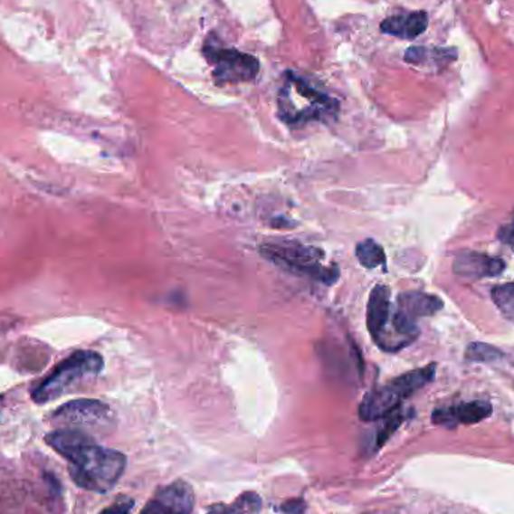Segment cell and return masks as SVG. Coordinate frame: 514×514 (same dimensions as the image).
<instances>
[{"instance_id": "cell-6", "label": "cell", "mask_w": 514, "mask_h": 514, "mask_svg": "<svg viewBox=\"0 0 514 514\" xmlns=\"http://www.w3.org/2000/svg\"><path fill=\"white\" fill-rule=\"evenodd\" d=\"M204 54L214 67L213 77L218 85L254 81L261 70V63L254 56L214 44L213 36L205 43Z\"/></svg>"}, {"instance_id": "cell-21", "label": "cell", "mask_w": 514, "mask_h": 514, "mask_svg": "<svg viewBox=\"0 0 514 514\" xmlns=\"http://www.w3.org/2000/svg\"><path fill=\"white\" fill-rule=\"evenodd\" d=\"M500 240L502 241V243H506V244L510 245V247H513L514 245V222L511 223V224H509V226H504L502 227L501 231H500Z\"/></svg>"}, {"instance_id": "cell-1", "label": "cell", "mask_w": 514, "mask_h": 514, "mask_svg": "<svg viewBox=\"0 0 514 514\" xmlns=\"http://www.w3.org/2000/svg\"><path fill=\"white\" fill-rule=\"evenodd\" d=\"M45 443L70 463V475L79 488L106 493L124 474L125 454L98 445L81 430H54L45 436Z\"/></svg>"}, {"instance_id": "cell-3", "label": "cell", "mask_w": 514, "mask_h": 514, "mask_svg": "<svg viewBox=\"0 0 514 514\" xmlns=\"http://www.w3.org/2000/svg\"><path fill=\"white\" fill-rule=\"evenodd\" d=\"M261 254L266 261L274 263L281 270L300 277L315 280L327 286L336 283L340 277L338 266L325 263V254L322 250L301 244L297 241L268 243L262 245Z\"/></svg>"}, {"instance_id": "cell-19", "label": "cell", "mask_w": 514, "mask_h": 514, "mask_svg": "<svg viewBox=\"0 0 514 514\" xmlns=\"http://www.w3.org/2000/svg\"><path fill=\"white\" fill-rule=\"evenodd\" d=\"M133 507L134 500L128 497H120L109 509L102 510L100 514H129L133 510Z\"/></svg>"}, {"instance_id": "cell-17", "label": "cell", "mask_w": 514, "mask_h": 514, "mask_svg": "<svg viewBox=\"0 0 514 514\" xmlns=\"http://www.w3.org/2000/svg\"><path fill=\"white\" fill-rule=\"evenodd\" d=\"M382 420H384V424H382L381 429L377 430L376 439H375V450H379L390 439L391 434L395 433V430L402 426V423L406 420V413H405L404 409L397 408L393 413L388 414L386 417L382 418Z\"/></svg>"}, {"instance_id": "cell-12", "label": "cell", "mask_w": 514, "mask_h": 514, "mask_svg": "<svg viewBox=\"0 0 514 514\" xmlns=\"http://www.w3.org/2000/svg\"><path fill=\"white\" fill-rule=\"evenodd\" d=\"M443 309V301L441 298L430 295V293L413 290V292L400 293L395 310L400 316H404L405 319L417 324V319L420 318L436 315Z\"/></svg>"}, {"instance_id": "cell-18", "label": "cell", "mask_w": 514, "mask_h": 514, "mask_svg": "<svg viewBox=\"0 0 514 514\" xmlns=\"http://www.w3.org/2000/svg\"><path fill=\"white\" fill-rule=\"evenodd\" d=\"M466 359L474 361V363H493L504 357L501 350L497 349L495 346L488 345V343L475 342L471 343L466 347Z\"/></svg>"}, {"instance_id": "cell-7", "label": "cell", "mask_w": 514, "mask_h": 514, "mask_svg": "<svg viewBox=\"0 0 514 514\" xmlns=\"http://www.w3.org/2000/svg\"><path fill=\"white\" fill-rule=\"evenodd\" d=\"M61 426L70 427H102L113 422V413L106 404L100 400H72L56 409L52 417Z\"/></svg>"}, {"instance_id": "cell-15", "label": "cell", "mask_w": 514, "mask_h": 514, "mask_svg": "<svg viewBox=\"0 0 514 514\" xmlns=\"http://www.w3.org/2000/svg\"><path fill=\"white\" fill-rule=\"evenodd\" d=\"M355 256L366 270H376L379 266L386 268V252L376 241L364 240L358 243L355 247Z\"/></svg>"}, {"instance_id": "cell-11", "label": "cell", "mask_w": 514, "mask_h": 514, "mask_svg": "<svg viewBox=\"0 0 514 514\" xmlns=\"http://www.w3.org/2000/svg\"><path fill=\"white\" fill-rule=\"evenodd\" d=\"M391 290L386 284H377L372 289L367 304V329L372 336L373 342L381 340L382 334L386 333L390 322Z\"/></svg>"}, {"instance_id": "cell-16", "label": "cell", "mask_w": 514, "mask_h": 514, "mask_svg": "<svg viewBox=\"0 0 514 514\" xmlns=\"http://www.w3.org/2000/svg\"><path fill=\"white\" fill-rule=\"evenodd\" d=\"M495 306L501 311L504 318L514 324V281L513 283L498 284L490 290Z\"/></svg>"}, {"instance_id": "cell-8", "label": "cell", "mask_w": 514, "mask_h": 514, "mask_svg": "<svg viewBox=\"0 0 514 514\" xmlns=\"http://www.w3.org/2000/svg\"><path fill=\"white\" fill-rule=\"evenodd\" d=\"M195 509V490L182 480L167 484L154 493L140 514H191Z\"/></svg>"}, {"instance_id": "cell-13", "label": "cell", "mask_w": 514, "mask_h": 514, "mask_svg": "<svg viewBox=\"0 0 514 514\" xmlns=\"http://www.w3.org/2000/svg\"><path fill=\"white\" fill-rule=\"evenodd\" d=\"M427 26H429V15L424 11H417V13L386 18L382 22L381 31L402 40H415L426 31Z\"/></svg>"}, {"instance_id": "cell-2", "label": "cell", "mask_w": 514, "mask_h": 514, "mask_svg": "<svg viewBox=\"0 0 514 514\" xmlns=\"http://www.w3.org/2000/svg\"><path fill=\"white\" fill-rule=\"evenodd\" d=\"M338 113V100L309 85L301 77L288 74L279 93V115L284 124L300 128L309 122H329Z\"/></svg>"}, {"instance_id": "cell-22", "label": "cell", "mask_w": 514, "mask_h": 514, "mask_svg": "<svg viewBox=\"0 0 514 514\" xmlns=\"http://www.w3.org/2000/svg\"><path fill=\"white\" fill-rule=\"evenodd\" d=\"M513 250H514V245H513Z\"/></svg>"}, {"instance_id": "cell-10", "label": "cell", "mask_w": 514, "mask_h": 514, "mask_svg": "<svg viewBox=\"0 0 514 514\" xmlns=\"http://www.w3.org/2000/svg\"><path fill=\"white\" fill-rule=\"evenodd\" d=\"M492 405L484 400L439 408L432 414V422L439 426L456 427L457 424H475L490 417Z\"/></svg>"}, {"instance_id": "cell-5", "label": "cell", "mask_w": 514, "mask_h": 514, "mask_svg": "<svg viewBox=\"0 0 514 514\" xmlns=\"http://www.w3.org/2000/svg\"><path fill=\"white\" fill-rule=\"evenodd\" d=\"M104 368L101 355L92 350H79L58 364L32 391V400L38 405L59 399L77 384L95 377Z\"/></svg>"}, {"instance_id": "cell-14", "label": "cell", "mask_w": 514, "mask_h": 514, "mask_svg": "<svg viewBox=\"0 0 514 514\" xmlns=\"http://www.w3.org/2000/svg\"><path fill=\"white\" fill-rule=\"evenodd\" d=\"M262 510V500L256 492L241 493L232 504L217 502L209 507L208 514H254Z\"/></svg>"}, {"instance_id": "cell-9", "label": "cell", "mask_w": 514, "mask_h": 514, "mask_svg": "<svg viewBox=\"0 0 514 514\" xmlns=\"http://www.w3.org/2000/svg\"><path fill=\"white\" fill-rule=\"evenodd\" d=\"M504 270L506 262L500 257L488 256L471 250L457 253L452 262L454 274L462 279H492L501 275Z\"/></svg>"}, {"instance_id": "cell-20", "label": "cell", "mask_w": 514, "mask_h": 514, "mask_svg": "<svg viewBox=\"0 0 514 514\" xmlns=\"http://www.w3.org/2000/svg\"><path fill=\"white\" fill-rule=\"evenodd\" d=\"M306 509V501L302 498H293L280 507V510L286 514H304Z\"/></svg>"}, {"instance_id": "cell-4", "label": "cell", "mask_w": 514, "mask_h": 514, "mask_svg": "<svg viewBox=\"0 0 514 514\" xmlns=\"http://www.w3.org/2000/svg\"><path fill=\"white\" fill-rule=\"evenodd\" d=\"M434 375H436V364H429L426 367L405 373L386 386H377L364 395L363 402L359 405V418L368 423L382 420L388 414L400 408V405L414 393H417L423 386L433 381Z\"/></svg>"}]
</instances>
